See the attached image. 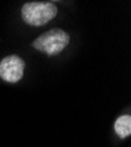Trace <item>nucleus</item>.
I'll return each mask as SVG.
<instances>
[{
	"label": "nucleus",
	"mask_w": 131,
	"mask_h": 147,
	"mask_svg": "<svg viewBox=\"0 0 131 147\" xmlns=\"http://www.w3.org/2000/svg\"><path fill=\"white\" fill-rule=\"evenodd\" d=\"M70 42V35L60 30V28H52L49 32L41 34L37 38L32 46L39 52H44L47 55H56L60 53Z\"/></svg>",
	"instance_id": "nucleus-2"
},
{
	"label": "nucleus",
	"mask_w": 131,
	"mask_h": 147,
	"mask_svg": "<svg viewBox=\"0 0 131 147\" xmlns=\"http://www.w3.org/2000/svg\"><path fill=\"white\" fill-rule=\"evenodd\" d=\"M25 61L18 55H8L0 61V78L7 82H18L24 74Z\"/></svg>",
	"instance_id": "nucleus-3"
},
{
	"label": "nucleus",
	"mask_w": 131,
	"mask_h": 147,
	"mask_svg": "<svg viewBox=\"0 0 131 147\" xmlns=\"http://www.w3.org/2000/svg\"><path fill=\"white\" fill-rule=\"evenodd\" d=\"M115 132L121 138H128L131 134V117L130 115H121L115 121Z\"/></svg>",
	"instance_id": "nucleus-4"
},
{
	"label": "nucleus",
	"mask_w": 131,
	"mask_h": 147,
	"mask_svg": "<svg viewBox=\"0 0 131 147\" xmlns=\"http://www.w3.org/2000/svg\"><path fill=\"white\" fill-rule=\"evenodd\" d=\"M58 14L54 4L47 1H30L21 8V18L31 26H43Z\"/></svg>",
	"instance_id": "nucleus-1"
}]
</instances>
